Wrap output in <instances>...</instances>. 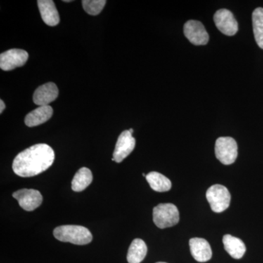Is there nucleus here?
I'll return each mask as SVG.
<instances>
[{"label": "nucleus", "mask_w": 263, "mask_h": 263, "mask_svg": "<svg viewBox=\"0 0 263 263\" xmlns=\"http://www.w3.org/2000/svg\"><path fill=\"white\" fill-rule=\"evenodd\" d=\"M54 159V152L51 146L45 143L34 145L15 157L13 172L21 177H32L49 168Z\"/></svg>", "instance_id": "obj_1"}, {"label": "nucleus", "mask_w": 263, "mask_h": 263, "mask_svg": "<svg viewBox=\"0 0 263 263\" xmlns=\"http://www.w3.org/2000/svg\"><path fill=\"white\" fill-rule=\"evenodd\" d=\"M53 235L62 242L76 245H86L92 240V235L89 229L80 226H62L53 230Z\"/></svg>", "instance_id": "obj_2"}, {"label": "nucleus", "mask_w": 263, "mask_h": 263, "mask_svg": "<svg viewBox=\"0 0 263 263\" xmlns=\"http://www.w3.org/2000/svg\"><path fill=\"white\" fill-rule=\"evenodd\" d=\"M179 212L172 203H161L153 210V220L160 229L171 228L179 223Z\"/></svg>", "instance_id": "obj_3"}, {"label": "nucleus", "mask_w": 263, "mask_h": 263, "mask_svg": "<svg viewBox=\"0 0 263 263\" xmlns=\"http://www.w3.org/2000/svg\"><path fill=\"white\" fill-rule=\"evenodd\" d=\"M206 198L213 212L221 213L230 206L231 195L226 186L215 184L207 190Z\"/></svg>", "instance_id": "obj_4"}, {"label": "nucleus", "mask_w": 263, "mask_h": 263, "mask_svg": "<svg viewBox=\"0 0 263 263\" xmlns=\"http://www.w3.org/2000/svg\"><path fill=\"white\" fill-rule=\"evenodd\" d=\"M215 154L221 163L226 165L234 163L238 157V144L233 138L220 137L216 141Z\"/></svg>", "instance_id": "obj_5"}, {"label": "nucleus", "mask_w": 263, "mask_h": 263, "mask_svg": "<svg viewBox=\"0 0 263 263\" xmlns=\"http://www.w3.org/2000/svg\"><path fill=\"white\" fill-rule=\"evenodd\" d=\"M184 35L195 46H204L209 43V35L203 24L198 21L190 20L183 27Z\"/></svg>", "instance_id": "obj_6"}, {"label": "nucleus", "mask_w": 263, "mask_h": 263, "mask_svg": "<svg viewBox=\"0 0 263 263\" xmlns=\"http://www.w3.org/2000/svg\"><path fill=\"white\" fill-rule=\"evenodd\" d=\"M19 205L27 212L35 210L43 202V196L38 190L22 189L13 194Z\"/></svg>", "instance_id": "obj_7"}, {"label": "nucleus", "mask_w": 263, "mask_h": 263, "mask_svg": "<svg viewBox=\"0 0 263 263\" xmlns=\"http://www.w3.org/2000/svg\"><path fill=\"white\" fill-rule=\"evenodd\" d=\"M29 54L22 49L8 50L0 55V67L2 70L10 71L22 67L28 60Z\"/></svg>", "instance_id": "obj_8"}, {"label": "nucleus", "mask_w": 263, "mask_h": 263, "mask_svg": "<svg viewBox=\"0 0 263 263\" xmlns=\"http://www.w3.org/2000/svg\"><path fill=\"white\" fill-rule=\"evenodd\" d=\"M214 20L217 29L226 35L233 36L238 32V22L230 10H217L214 15Z\"/></svg>", "instance_id": "obj_9"}, {"label": "nucleus", "mask_w": 263, "mask_h": 263, "mask_svg": "<svg viewBox=\"0 0 263 263\" xmlns=\"http://www.w3.org/2000/svg\"><path fill=\"white\" fill-rule=\"evenodd\" d=\"M136 146V139L129 130L122 132V134L118 138L115 149L114 152V157L112 160L117 163L122 162L126 157L130 155Z\"/></svg>", "instance_id": "obj_10"}, {"label": "nucleus", "mask_w": 263, "mask_h": 263, "mask_svg": "<svg viewBox=\"0 0 263 263\" xmlns=\"http://www.w3.org/2000/svg\"><path fill=\"white\" fill-rule=\"evenodd\" d=\"M59 95V89L54 83L49 82L39 86L33 95V101L38 106L49 105Z\"/></svg>", "instance_id": "obj_11"}, {"label": "nucleus", "mask_w": 263, "mask_h": 263, "mask_svg": "<svg viewBox=\"0 0 263 263\" xmlns=\"http://www.w3.org/2000/svg\"><path fill=\"white\" fill-rule=\"evenodd\" d=\"M190 252L197 262H205L210 260L212 250L209 242L203 238H193L190 240Z\"/></svg>", "instance_id": "obj_12"}, {"label": "nucleus", "mask_w": 263, "mask_h": 263, "mask_svg": "<svg viewBox=\"0 0 263 263\" xmlns=\"http://www.w3.org/2000/svg\"><path fill=\"white\" fill-rule=\"evenodd\" d=\"M38 8L43 22L50 27H54L60 23V15L54 3L52 0H39Z\"/></svg>", "instance_id": "obj_13"}, {"label": "nucleus", "mask_w": 263, "mask_h": 263, "mask_svg": "<svg viewBox=\"0 0 263 263\" xmlns=\"http://www.w3.org/2000/svg\"><path fill=\"white\" fill-rule=\"evenodd\" d=\"M53 108L50 105L38 106L25 117L26 125L29 127H36L47 122L53 115Z\"/></svg>", "instance_id": "obj_14"}, {"label": "nucleus", "mask_w": 263, "mask_h": 263, "mask_svg": "<svg viewBox=\"0 0 263 263\" xmlns=\"http://www.w3.org/2000/svg\"><path fill=\"white\" fill-rule=\"evenodd\" d=\"M222 240L224 249L233 258L240 259L245 255L246 246L239 238L231 235H226L223 237Z\"/></svg>", "instance_id": "obj_15"}, {"label": "nucleus", "mask_w": 263, "mask_h": 263, "mask_svg": "<svg viewBox=\"0 0 263 263\" xmlns=\"http://www.w3.org/2000/svg\"><path fill=\"white\" fill-rule=\"evenodd\" d=\"M147 246L143 240H133L128 249L127 259L129 263H141L146 257Z\"/></svg>", "instance_id": "obj_16"}, {"label": "nucleus", "mask_w": 263, "mask_h": 263, "mask_svg": "<svg viewBox=\"0 0 263 263\" xmlns=\"http://www.w3.org/2000/svg\"><path fill=\"white\" fill-rule=\"evenodd\" d=\"M146 179L151 188L158 193L169 191L172 186V183L170 179L158 172L149 173L146 175Z\"/></svg>", "instance_id": "obj_17"}, {"label": "nucleus", "mask_w": 263, "mask_h": 263, "mask_svg": "<svg viewBox=\"0 0 263 263\" xmlns=\"http://www.w3.org/2000/svg\"><path fill=\"white\" fill-rule=\"evenodd\" d=\"M91 171L87 167H82L76 173L72 181V190L75 192H82L92 182Z\"/></svg>", "instance_id": "obj_18"}, {"label": "nucleus", "mask_w": 263, "mask_h": 263, "mask_svg": "<svg viewBox=\"0 0 263 263\" xmlns=\"http://www.w3.org/2000/svg\"><path fill=\"white\" fill-rule=\"evenodd\" d=\"M254 38L259 48L263 49V8H257L252 13Z\"/></svg>", "instance_id": "obj_19"}, {"label": "nucleus", "mask_w": 263, "mask_h": 263, "mask_svg": "<svg viewBox=\"0 0 263 263\" xmlns=\"http://www.w3.org/2000/svg\"><path fill=\"white\" fill-rule=\"evenodd\" d=\"M106 4L105 0H83V8L88 14L97 15L101 13Z\"/></svg>", "instance_id": "obj_20"}, {"label": "nucleus", "mask_w": 263, "mask_h": 263, "mask_svg": "<svg viewBox=\"0 0 263 263\" xmlns=\"http://www.w3.org/2000/svg\"><path fill=\"white\" fill-rule=\"evenodd\" d=\"M5 105L3 100H0V113H3V110H5Z\"/></svg>", "instance_id": "obj_21"}, {"label": "nucleus", "mask_w": 263, "mask_h": 263, "mask_svg": "<svg viewBox=\"0 0 263 263\" xmlns=\"http://www.w3.org/2000/svg\"><path fill=\"white\" fill-rule=\"evenodd\" d=\"M129 133H131V134H133V131H134V130H133V129H132V128H131V129H129Z\"/></svg>", "instance_id": "obj_22"}, {"label": "nucleus", "mask_w": 263, "mask_h": 263, "mask_svg": "<svg viewBox=\"0 0 263 263\" xmlns=\"http://www.w3.org/2000/svg\"><path fill=\"white\" fill-rule=\"evenodd\" d=\"M63 2H65V3H70V2H72V1H70V0H65V1H63Z\"/></svg>", "instance_id": "obj_23"}, {"label": "nucleus", "mask_w": 263, "mask_h": 263, "mask_svg": "<svg viewBox=\"0 0 263 263\" xmlns=\"http://www.w3.org/2000/svg\"><path fill=\"white\" fill-rule=\"evenodd\" d=\"M156 263H167V262H156Z\"/></svg>", "instance_id": "obj_24"}]
</instances>
